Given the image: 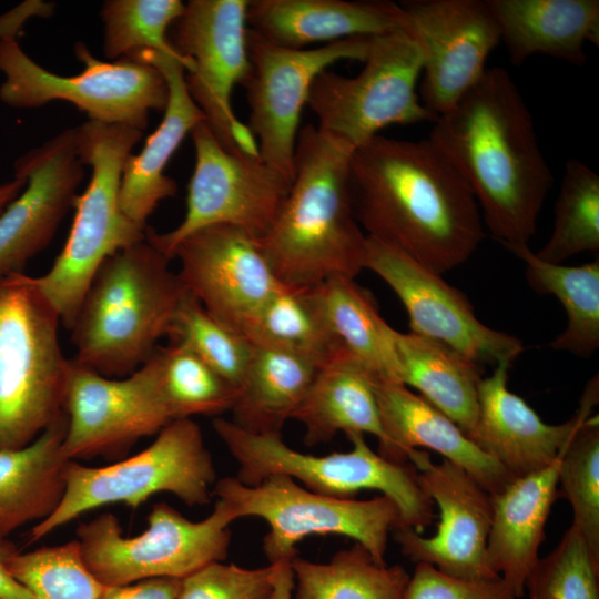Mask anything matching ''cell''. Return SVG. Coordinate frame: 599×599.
<instances>
[{
  "label": "cell",
  "mask_w": 599,
  "mask_h": 599,
  "mask_svg": "<svg viewBox=\"0 0 599 599\" xmlns=\"http://www.w3.org/2000/svg\"><path fill=\"white\" fill-rule=\"evenodd\" d=\"M349 175L366 236L437 274L464 264L485 237L470 187L428 138L378 134L354 150Z\"/></svg>",
  "instance_id": "1"
},
{
  "label": "cell",
  "mask_w": 599,
  "mask_h": 599,
  "mask_svg": "<svg viewBox=\"0 0 599 599\" xmlns=\"http://www.w3.org/2000/svg\"><path fill=\"white\" fill-rule=\"evenodd\" d=\"M428 139L467 182L490 234L504 246L529 245L554 176L509 72L487 68Z\"/></svg>",
  "instance_id": "2"
},
{
  "label": "cell",
  "mask_w": 599,
  "mask_h": 599,
  "mask_svg": "<svg viewBox=\"0 0 599 599\" xmlns=\"http://www.w3.org/2000/svg\"><path fill=\"white\" fill-rule=\"evenodd\" d=\"M348 143L306 124L300 129L290 191L261 250L278 282L313 287L364 270L367 236L354 211Z\"/></svg>",
  "instance_id": "3"
},
{
  "label": "cell",
  "mask_w": 599,
  "mask_h": 599,
  "mask_svg": "<svg viewBox=\"0 0 599 599\" xmlns=\"http://www.w3.org/2000/svg\"><path fill=\"white\" fill-rule=\"evenodd\" d=\"M170 261L146 237L104 260L70 328L78 364L121 378L153 355L187 293Z\"/></svg>",
  "instance_id": "4"
},
{
  "label": "cell",
  "mask_w": 599,
  "mask_h": 599,
  "mask_svg": "<svg viewBox=\"0 0 599 599\" xmlns=\"http://www.w3.org/2000/svg\"><path fill=\"white\" fill-rule=\"evenodd\" d=\"M142 134L131 126L92 120L75 128L78 155L91 166V179L85 191L73 200L75 213L62 251L50 270L35 277L69 329L104 260L145 237L148 226L130 220L119 202L124 162Z\"/></svg>",
  "instance_id": "5"
},
{
  "label": "cell",
  "mask_w": 599,
  "mask_h": 599,
  "mask_svg": "<svg viewBox=\"0 0 599 599\" xmlns=\"http://www.w3.org/2000/svg\"><path fill=\"white\" fill-rule=\"evenodd\" d=\"M60 322L35 277H0V451L30 444L64 414Z\"/></svg>",
  "instance_id": "6"
},
{
  "label": "cell",
  "mask_w": 599,
  "mask_h": 599,
  "mask_svg": "<svg viewBox=\"0 0 599 599\" xmlns=\"http://www.w3.org/2000/svg\"><path fill=\"white\" fill-rule=\"evenodd\" d=\"M213 428L238 465L236 478L246 486L282 475L332 497L378 490L398 507L402 527L422 534L434 521V504L415 467L384 458L363 434L346 435L352 443L348 451L315 456L288 447L282 436L254 434L222 417L213 420Z\"/></svg>",
  "instance_id": "7"
},
{
  "label": "cell",
  "mask_w": 599,
  "mask_h": 599,
  "mask_svg": "<svg viewBox=\"0 0 599 599\" xmlns=\"http://www.w3.org/2000/svg\"><path fill=\"white\" fill-rule=\"evenodd\" d=\"M215 483V465L200 426L191 418L175 419L126 459L101 467L69 460L62 499L30 529L28 545L92 509L119 502L135 509L158 493L173 494L189 507L205 506Z\"/></svg>",
  "instance_id": "8"
},
{
  "label": "cell",
  "mask_w": 599,
  "mask_h": 599,
  "mask_svg": "<svg viewBox=\"0 0 599 599\" xmlns=\"http://www.w3.org/2000/svg\"><path fill=\"white\" fill-rule=\"evenodd\" d=\"M213 495L232 509L236 519L258 517L267 522L264 554L288 579H294L295 546L308 536L352 538L375 560L385 562L389 534L402 527L398 507L387 496L367 500L332 497L282 475L271 476L255 486H246L236 477H224L216 480Z\"/></svg>",
  "instance_id": "9"
},
{
  "label": "cell",
  "mask_w": 599,
  "mask_h": 599,
  "mask_svg": "<svg viewBox=\"0 0 599 599\" xmlns=\"http://www.w3.org/2000/svg\"><path fill=\"white\" fill-rule=\"evenodd\" d=\"M234 520L232 509L220 499L199 521L158 502L146 517L148 527L138 536H123L118 517L104 512L80 525L75 539L85 566L106 587L150 578L183 579L227 557Z\"/></svg>",
  "instance_id": "10"
},
{
  "label": "cell",
  "mask_w": 599,
  "mask_h": 599,
  "mask_svg": "<svg viewBox=\"0 0 599 599\" xmlns=\"http://www.w3.org/2000/svg\"><path fill=\"white\" fill-rule=\"evenodd\" d=\"M74 52L83 63L82 72L59 75L35 63L16 39H0V70L6 75L0 100L23 109L67 101L85 112L89 120L142 132L150 111L165 110L167 84L153 65L130 58L101 61L81 42L75 44Z\"/></svg>",
  "instance_id": "11"
},
{
  "label": "cell",
  "mask_w": 599,
  "mask_h": 599,
  "mask_svg": "<svg viewBox=\"0 0 599 599\" xmlns=\"http://www.w3.org/2000/svg\"><path fill=\"white\" fill-rule=\"evenodd\" d=\"M423 50L407 30L372 38L364 68L354 77L322 72L307 105L321 131L354 149L388 125L434 122L417 93Z\"/></svg>",
  "instance_id": "12"
},
{
  "label": "cell",
  "mask_w": 599,
  "mask_h": 599,
  "mask_svg": "<svg viewBox=\"0 0 599 599\" xmlns=\"http://www.w3.org/2000/svg\"><path fill=\"white\" fill-rule=\"evenodd\" d=\"M195 167L191 176L186 212L172 231L159 234L146 227L145 237L172 258L176 245L193 232L226 224L261 238L272 226L291 182L260 156L224 148L205 121L191 131Z\"/></svg>",
  "instance_id": "13"
},
{
  "label": "cell",
  "mask_w": 599,
  "mask_h": 599,
  "mask_svg": "<svg viewBox=\"0 0 599 599\" xmlns=\"http://www.w3.org/2000/svg\"><path fill=\"white\" fill-rule=\"evenodd\" d=\"M248 0H191L176 20L180 55L190 60L185 83L204 121L230 151L260 156L255 136L235 116L232 92L251 73L247 50Z\"/></svg>",
  "instance_id": "14"
},
{
  "label": "cell",
  "mask_w": 599,
  "mask_h": 599,
  "mask_svg": "<svg viewBox=\"0 0 599 599\" xmlns=\"http://www.w3.org/2000/svg\"><path fill=\"white\" fill-rule=\"evenodd\" d=\"M372 38H348L313 49L274 44L247 29L251 73L243 84L250 130L261 160L292 183L301 115L315 79L342 60L364 62Z\"/></svg>",
  "instance_id": "15"
},
{
  "label": "cell",
  "mask_w": 599,
  "mask_h": 599,
  "mask_svg": "<svg viewBox=\"0 0 599 599\" xmlns=\"http://www.w3.org/2000/svg\"><path fill=\"white\" fill-rule=\"evenodd\" d=\"M67 428L61 453L68 460L120 457L139 439L173 422L153 355L135 372L103 376L70 359L63 397Z\"/></svg>",
  "instance_id": "16"
},
{
  "label": "cell",
  "mask_w": 599,
  "mask_h": 599,
  "mask_svg": "<svg viewBox=\"0 0 599 599\" xmlns=\"http://www.w3.org/2000/svg\"><path fill=\"white\" fill-rule=\"evenodd\" d=\"M364 270L397 295L410 333L446 344L480 365L511 364L524 352L520 339L481 323L463 292L404 252L367 236Z\"/></svg>",
  "instance_id": "17"
},
{
  "label": "cell",
  "mask_w": 599,
  "mask_h": 599,
  "mask_svg": "<svg viewBox=\"0 0 599 599\" xmlns=\"http://www.w3.org/2000/svg\"><path fill=\"white\" fill-rule=\"evenodd\" d=\"M408 30L423 50L419 99L435 116L451 109L487 70L500 42L487 0H409Z\"/></svg>",
  "instance_id": "18"
},
{
  "label": "cell",
  "mask_w": 599,
  "mask_h": 599,
  "mask_svg": "<svg viewBox=\"0 0 599 599\" xmlns=\"http://www.w3.org/2000/svg\"><path fill=\"white\" fill-rule=\"evenodd\" d=\"M407 460L439 511L434 536L424 537L408 527L393 536L402 552L415 564L425 562L465 579L499 577L487 564L486 546L491 522V496L461 467L443 459L434 463L428 451L412 450Z\"/></svg>",
  "instance_id": "19"
},
{
  "label": "cell",
  "mask_w": 599,
  "mask_h": 599,
  "mask_svg": "<svg viewBox=\"0 0 599 599\" xmlns=\"http://www.w3.org/2000/svg\"><path fill=\"white\" fill-rule=\"evenodd\" d=\"M172 258L180 262L177 274L186 291L212 316L241 334L282 285L258 240L232 225L193 232L176 245Z\"/></svg>",
  "instance_id": "20"
},
{
  "label": "cell",
  "mask_w": 599,
  "mask_h": 599,
  "mask_svg": "<svg viewBox=\"0 0 599 599\" xmlns=\"http://www.w3.org/2000/svg\"><path fill=\"white\" fill-rule=\"evenodd\" d=\"M14 172L26 185L0 213V277L21 273L27 262L50 243L72 207L84 173L75 128L20 156Z\"/></svg>",
  "instance_id": "21"
},
{
  "label": "cell",
  "mask_w": 599,
  "mask_h": 599,
  "mask_svg": "<svg viewBox=\"0 0 599 599\" xmlns=\"http://www.w3.org/2000/svg\"><path fill=\"white\" fill-rule=\"evenodd\" d=\"M510 363H499L483 377L478 414L470 439L514 478L541 470L562 453L577 428L598 404V377L586 386L576 414L561 424H547L508 388Z\"/></svg>",
  "instance_id": "22"
},
{
  "label": "cell",
  "mask_w": 599,
  "mask_h": 599,
  "mask_svg": "<svg viewBox=\"0 0 599 599\" xmlns=\"http://www.w3.org/2000/svg\"><path fill=\"white\" fill-rule=\"evenodd\" d=\"M375 394L383 429L377 453L384 458L408 463L412 450H433L466 470L490 495L515 479L456 423L408 387L375 380Z\"/></svg>",
  "instance_id": "23"
},
{
  "label": "cell",
  "mask_w": 599,
  "mask_h": 599,
  "mask_svg": "<svg viewBox=\"0 0 599 599\" xmlns=\"http://www.w3.org/2000/svg\"><path fill=\"white\" fill-rule=\"evenodd\" d=\"M126 58L156 68L169 90L163 120L141 152L125 160L119 191L122 212L133 222L148 226L146 221L159 203L177 191L175 181L164 174L167 162L186 134L204 121V115L186 88L185 71L192 65L187 59L152 50L138 51Z\"/></svg>",
  "instance_id": "24"
},
{
  "label": "cell",
  "mask_w": 599,
  "mask_h": 599,
  "mask_svg": "<svg viewBox=\"0 0 599 599\" xmlns=\"http://www.w3.org/2000/svg\"><path fill=\"white\" fill-rule=\"evenodd\" d=\"M246 21L263 39L293 49L408 30L404 8L393 1L252 0Z\"/></svg>",
  "instance_id": "25"
},
{
  "label": "cell",
  "mask_w": 599,
  "mask_h": 599,
  "mask_svg": "<svg viewBox=\"0 0 599 599\" xmlns=\"http://www.w3.org/2000/svg\"><path fill=\"white\" fill-rule=\"evenodd\" d=\"M561 454L548 467L515 478L500 493L490 495L487 564L494 573L511 587L517 598L524 595L526 580L539 559L545 526L559 496L558 469Z\"/></svg>",
  "instance_id": "26"
},
{
  "label": "cell",
  "mask_w": 599,
  "mask_h": 599,
  "mask_svg": "<svg viewBox=\"0 0 599 599\" xmlns=\"http://www.w3.org/2000/svg\"><path fill=\"white\" fill-rule=\"evenodd\" d=\"M514 65L535 54L581 67L599 43L598 0H487Z\"/></svg>",
  "instance_id": "27"
},
{
  "label": "cell",
  "mask_w": 599,
  "mask_h": 599,
  "mask_svg": "<svg viewBox=\"0 0 599 599\" xmlns=\"http://www.w3.org/2000/svg\"><path fill=\"white\" fill-rule=\"evenodd\" d=\"M65 428L63 414L30 444L0 451V538L59 506L69 463L61 453Z\"/></svg>",
  "instance_id": "28"
},
{
  "label": "cell",
  "mask_w": 599,
  "mask_h": 599,
  "mask_svg": "<svg viewBox=\"0 0 599 599\" xmlns=\"http://www.w3.org/2000/svg\"><path fill=\"white\" fill-rule=\"evenodd\" d=\"M397 382L416 389L470 437L478 414L483 365L435 339L393 328Z\"/></svg>",
  "instance_id": "29"
},
{
  "label": "cell",
  "mask_w": 599,
  "mask_h": 599,
  "mask_svg": "<svg viewBox=\"0 0 599 599\" xmlns=\"http://www.w3.org/2000/svg\"><path fill=\"white\" fill-rule=\"evenodd\" d=\"M292 419L303 425L307 446L327 443L339 432L383 439L375 378L346 355L318 368Z\"/></svg>",
  "instance_id": "30"
},
{
  "label": "cell",
  "mask_w": 599,
  "mask_h": 599,
  "mask_svg": "<svg viewBox=\"0 0 599 599\" xmlns=\"http://www.w3.org/2000/svg\"><path fill=\"white\" fill-rule=\"evenodd\" d=\"M308 290L341 353L375 380L398 383L393 327L380 316L372 294L355 278L341 275Z\"/></svg>",
  "instance_id": "31"
},
{
  "label": "cell",
  "mask_w": 599,
  "mask_h": 599,
  "mask_svg": "<svg viewBox=\"0 0 599 599\" xmlns=\"http://www.w3.org/2000/svg\"><path fill=\"white\" fill-rule=\"evenodd\" d=\"M253 346L236 389L231 420L254 434L282 436L285 423L292 419L319 367L285 349Z\"/></svg>",
  "instance_id": "32"
},
{
  "label": "cell",
  "mask_w": 599,
  "mask_h": 599,
  "mask_svg": "<svg viewBox=\"0 0 599 599\" xmlns=\"http://www.w3.org/2000/svg\"><path fill=\"white\" fill-rule=\"evenodd\" d=\"M505 247L525 263L530 287L554 295L566 312V327L549 347L581 358L592 356L599 347V260L570 266L542 261L529 245Z\"/></svg>",
  "instance_id": "33"
},
{
  "label": "cell",
  "mask_w": 599,
  "mask_h": 599,
  "mask_svg": "<svg viewBox=\"0 0 599 599\" xmlns=\"http://www.w3.org/2000/svg\"><path fill=\"white\" fill-rule=\"evenodd\" d=\"M292 571L295 599H399L409 579L403 566L379 562L358 544L327 562L295 556Z\"/></svg>",
  "instance_id": "34"
},
{
  "label": "cell",
  "mask_w": 599,
  "mask_h": 599,
  "mask_svg": "<svg viewBox=\"0 0 599 599\" xmlns=\"http://www.w3.org/2000/svg\"><path fill=\"white\" fill-rule=\"evenodd\" d=\"M254 345L285 349L318 367L343 355L318 313L308 287L281 285L243 332Z\"/></svg>",
  "instance_id": "35"
},
{
  "label": "cell",
  "mask_w": 599,
  "mask_h": 599,
  "mask_svg": "<svg viewBox=\"0 0 599 599\" xmlns=\"http://www.w3.org/2000/svg\"><path fill=\"white\" fill-rule=\"evenodd\" d=\"M599 251V175L586 163L570 159L555 205L552 232L536 255L561 264L585 253Z\"/></svg>",
  "instance_id": "36"
},
{
  "label": "cell",
  "mask_w": 599,
  "mask_h": 599,
  "mask_svg": "<svg viewBox=\"0 0 599 599\" xmlns=\"http://www.w3.org/2000/svg\"><path fill=\"white\" fill-rule=\"evenodd\" d=\"M165 404L175 419L231 412L236 388L191 349L171 343L154 352Z\"/></svg>",
  "instance_id": "37"
},
{
  "label": "cell",
  "mask_w": 599,
  "mask_h": 599,
  "mask_svg": "<svg viewBox=\"0 0 599 599\" xmlns=\"http://www.w3.org/2000/svg\"><path fill=\"white\" fill-rule=\"evenodd\" d=\"M191 349L236 389L253 354V344L212 316L189 292L180 303L167 335Z\"/></svg>",
  "instance_id": "38"
},
{
  "label": "cell",
  "mask_w": 599,
  "mask_h": 599,
  "mask_svg": "<svg viewBox=\"0 0 599 599\" xmlns=\"http://www.w3.org/2000/svg\"><path fill=\"white\" fill-rule=\"evenodd\" d=\"M180 0H108L101 9L103 51L108 59L152 50L179 54L166 33L183 14Z\"/></svg>",
  "instance_id": "39"
},
{
  "label": "cell",
  "mask_w": 599,
  "mask_h": 599,
  "mask_svg": "<svg viewBox=\"0 0 599 599\" xmlns=\"http://www.w3.org/2000/svg\"><path fill=\"white\" fill-rule=\"evenodd\" d=\"M8 568L34 599H101L106 586L85 566L77 539L13 554Z\"/></svg>",
  "instance_id": "40"
},
{
  "label": "cell",
  "mask_w": 599,
  "mask_h": 599,
  "mask_svg": "<svg viewBox=\"0 0 599 599\" xmlns=\"http://www.w3.org/2000/svg\"><path fill=\"white\" fill-rule=\"evenodd\" d=\"M558 494L570 504L571 526L599 557V418L589 415L565 447L558 469Z\"/></svg>",
  "instance_id": "41"
},
{
  "label": "cell",
  "mask_w": 599,
  "mask_h": 599,
  "mask_svg": "<svg viewBox=\"0 0 599 599\" xmlns=\"http://www.w3.org/2000/svg\"><path fill=\"white\" fill-rule=\"evenodd\" d=\"M525 588L529 599H599V557L570 526L558 545L538 559Z\"/></svg>",
  "instance_id": "42"
},
{
  "label": "cell",
  "mask_w": 599,
  "mask_h": 599,
  "mask_svg": "<svg viewBox=\"0 0 599 599\" xmlns=\"http://www.w3.org/2000/svg\"><path fill=\"white\" fill-rule=\"evenodd\" d=\"M294 580L278 568H243L213 561L181 580L176 599H291Z\"/></svg>",
  "instance_id": "43"
},
{
  "label": "cell",
  "mask_w": 599,
  "mask_h": 599,
  "mask_svg": "<svg viewBox=\"0 0 599 599\" xmlns=\"http://www.w3.org/2000/svg\"><path fill=\"white\" fill-rule=\"evenodd\" d=\"M399 599H517L500 577L465 579L417 562Z\"/></svg>",
  "instance_id": "44"
},
{
  "label": "cell",
  "mask_w": 599,
  "mask_h": 599,
  "mask_svg": "<svg viewBox=\"0 0 599 599\" xmlns=\"http://www.w3.org/2000/svg\"><path fill=\"white\" fill-rule=\"evenodd\" d=\"M181 580L150 578L123 586L105 587L101 599H176Z\"/></svg>",
  "instance_id": "45"
},
{
  "label": "cell",
  "mask_w": 599,
  "mask_h": 599,
  "mask_svg": "<svg viewBox=\"0 0 599 599\" xmlns=\"http://www.w3.org/2000/svg\"><path fill=\"white\" fill-rule=\"evenodd\" d=\"M18 549L7 539L0 538V599H34L32 593L10 572L8 561Z\"/></svg>",
  "instance_id": "46"
},
{
  "label": "cell",
  "mask_w": 599,
  "mask_h": 599,
  "mask_svg": "<svg viewBox=\"0 0 599 599\" xmlns=\"http://www.w3.org/2000/svg\"><path fill=\"white\" fill-rule=\"evenodd\" d=\"M54 3L42 1H28L19 6L14 11L0 17V39H14L16 33L23 21L31 16L48 17L53 12Z\"/></svg>",
  "instance_id": "47"
},
{
  "label": "cell",
  "mask_w": 599,
  "mask_h": 599,
  "mask_svg": "<svg viewBox=\"0 0 599 599\" xmlns=\"http://www.w3.org/2000/svg\"><path fill=\"white\" fill-rule=\"evenodd\" d=\"M26 180L21 176H16L12 181L0 184V213L13 201L23 190Z\"/></svg>",
  "instance_id": "48"
}]
</instances>
